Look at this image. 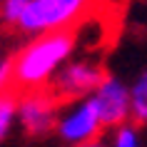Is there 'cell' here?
Returning <instances> with one entry per match:
<instances>
[{
  "label": "cell",
  "mask_w": 147,
  "mask_h": 147,
  "mask_svg": "<svg viewBox=\"0 0 147 147\" xmlns=\"http://www.w3.org/2000/svg\"><path fill=\"white\" fill-rule=\"evenodd\" d=\"M105 75L107 70L102 67V62L92 57H70L53 78L50 90L60 97V102L82 100L95 92V87L102 82Z\"/></svg>",
  "instance_id": "5b68a950"
},
{
  "label": "cell",
  "mask_w": 147,
  "mask_h": 147,
  "mask_svg": "<svg viewBox=\"0 0 147 147\" xmlns=\"http://www.w3.org/2000/svg\"><path fill=\"white\" fill-rule=\"evenodd\" d=\"M32 0H0V20L10 28H15L20 15L25 13V8L30 5Z\"/></svg>",
  "instance_id": "9c48e42d"
},
{
  "label": "cell",
  "mask_w": 147,
  "mask_h": 147,
  "mask_svg": "<svg viewBox=\"0 0 147 147\" xmlns=\"http://www.w3.org/2000/svg\"><path fill=\"white\" fill-rule=\"evenodd\" d=\"M78 147H102L100 140H95V142H87V145H78Z\"/></svg>",
  "instance_id": "8fae6325"
},
{
  "label": "cell",
  "mask_w": 147,
  "mask_h": 147,
  "mask_svg": "<svg viewBox=\"0 0 147 147\" xmlns=\"http://www.w3.org/2000/svg\"><path fill=\"white\" fill-rule=\"evenodd\" d=\"M75 45H78L75 30H50L30 35V40L10 57L15 90L20 92L50 87L57 70L72 57Z\"/></svg>",
  "instance_id": "6da1fadb"
},
{
  "label": "cell",
  "mask_w": 147,
  "mask_h": 147,
  "mask_svg": "<svg viewBox=\"0 0 147 147\" xmlns=\"http://www.w3.org/2000/svg\"><path fill=\"white\" fill-rule=\"evenodd\" d=\"M62 102L50 87L18 92V125L28 137H45L55 132Z\"/></svg>",
  "instance_id": "277c9868"
},
{
  "label": "cell",
  "mask_w": 147,
  "mask_h": 147,
  "mask_svg": "<svg viewBox=\"0 0 147 147\" xmlns=\"http://www.w3.org/2000/svg\"><path fill=\"white\" fill-rule=\"evenodd\" d=\"M15 125H18V90H5V92H0V145L10 137Z\"/></svg>",
  "instance_id": "ba28073f"
},
{
  "label": "cell",
  "mask_w": 147,
  "mask_h": 147,
  "mask_svg": "<svg viewBox=\"0 0 147 147\" xmlns=\"http://www.w3.org/2000/svg\"><path fill=\"white\" fill-rule=\"evenodd\" d=\"M5 90H15V82H13V60H0V92Z\"/></svg>",
  "instance_id": "30bf717a"
},
{
  "label": "cell",
  "mask_w": 147,
  "mask_h": 147,
  "mask_svg": "<svg viewBox=\"0 0 147 147\" xmlns=\"http://www.w3.org/2000/svg\"><path fill=\"white\" fill-rule=\"evenodd\" d=\"M130 105H132V122L147 125V67L130 82Z\"/></svg>",
  "instance_id": "52a82bcc"
},
{
  "label": "cell",
  "mask_w": 147,
  "mask_h": 147,
  "mask_svg": "<svg viewBox=\"0 0 147 147\" xmlns=\"http://www.w3.org/2000/svg\"><path fill=\"white\" fill-rule=\"evenodd\" d=\"M95 107L100 112L105 130H115L125 122H132V105H130V85L115 75H105L102 82L90 95Z\"/></svg>",
  "instance_id": "8992f818"
},
{
  "label": "cell",
  "mask_w": 147,
  "mask_h": 147,
  "mask_svg": "<svg viewBox=\"0 0 147 147\" xmlns=\"http://www.w3.org/2000/svg\"><path fill=\"white\" fill-rule=\"evenodd\" d=\"M97 8H100V0H32L20 15L15 28L23 35L75 30Z\"/></svg>",
  "instance_id": "7a4b0ae2"
},
{
  "label": "cell",
  "mask_w": 147,
  "mask_h": 147,
  "mask_svg": "<svg viewBox=\"0 0 147 147\" xmlns=\"http://www.w3.org/2000/svg\"><path fill=\"white\" fill-rule=\"evenodd\" d=\"M105 125L100 120V112L95 107L92 97H82V100L62 102L57 122H55V135L70 147L87 145L100 140Z\"/></svg>",
  "instance_id": "3957f363"
}]
</instances>
